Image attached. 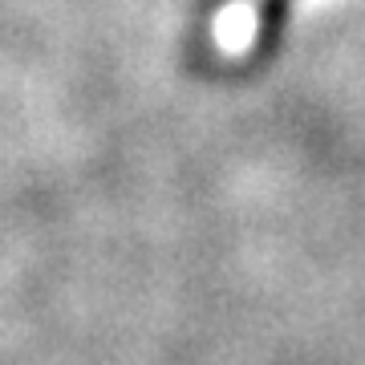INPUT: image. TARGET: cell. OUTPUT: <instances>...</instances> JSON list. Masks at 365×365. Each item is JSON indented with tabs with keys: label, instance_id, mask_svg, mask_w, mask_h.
<instances>
[{
	"label": "cell",
	"instance_id": "obj_1",
	"mask_svg": "<svg viewBox=\"0 0 365 365\" xmlns=\"http://www.w3.org/2000/svg\"><path fill=\"white\" fill-rule=\"evenodd\" d=\"M288 0H220L207 21L211 57L227 73L256 69L272 57L284 29Z\"/></svg>",
	"mask_w": 365,
	"mask_h": 365
}]
</instances>
